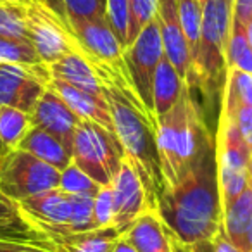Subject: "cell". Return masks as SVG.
I'll list each match as a JSON object with an SVG mask.
<instances>
[{"instance_id": "1", "label": "cell", "mask_w": 252, "mask_h": 252, "mask_svg": "<svg viewBox=\"0 0 252 252\" xmlns=\"http://www.w3.org/2000/svg\"><path fill=\"white\" fill-rule=\"evenodd\" d=\"M159 218L171 237L185 245L207 240L223 223L216 142L211 131L202 137L195 156L178 182L162 187L158 197Z\"/></svg>"}, {"instance_id": "2", "label": "cell", "mask_w": 252, "mask_h": 252, "mask_svg": "<svg viewBox=\"0 0 252 252\" xmlns=\"http://www.w3.org/2000/svg\"><path fill=\"white\" fill-rule=\"evenodd\" d=\"M104 94L111 109L116 137L125 152V159L130 162L144 187L147 209L156 211L158 197L164 185L161 162H159L158 140H156V128L116 88L105 87Z\"/></svg>"}, {"instance_id": "3", "label": "cell", "mask_w": 252, "mask_h": 252, "mask_svg": "<svg viewBox=\"0 0 252 252\" xmlns=\"http://www.w3.org/2000/svg\"><path fill=\"white\" fill-rule=\"evenodd\" d=\"M207 131L211 130L206 125L202 109L185 83L178 102L158 118L156 140L164 182L162 187H171L178 182Z\"/></svg>"}, {"instance_id": "4", "label": "cell", "mask_w": 252, "mask_h": 252, "mask_svg": "<svg viewBox=\"0 0 252 252\" xmlns=\"http://www.w3.org/2000/svg\"><path fill=\"white\" fill-rule=\"evenodd\" d=\"M202 9V30L197 56L193 57L185 83L190 90L199 88L207 102L220 97L226 80V43L231 32L233 0H199Z\"/></svg>"}, {"instance_id": "5", "label": "cell", "mask_w": 252, "mask_h": 252, "mask_svg": "<svg viewBox=\"0 0 252 252\" xmlns=\"http://www.w3.org/2000/svg\"><path fill=\"white\" fill-rule=\"evenodd\" d=\"M125 152L118 137L97 123L81 119L73 137V162L100 187L111 185Z\"/></svg>"}, {"instance_id": "6", "label": "cell", "mask_w": 252, "mask_h": 252, "mask_svg": "<svg viewBox=\"0 0 252 252\" xmlns=\"http://www.w3.org/2000/svg\"><path fill=\"white\" fill-rule=\"evenodd\" d=\"M218 182H220L221 207H226L244 192L251 178L249 161L252 149L245 142L237 123L230 116L220 112L216 137Z\"/></svg>"}, {"instance_id": "7", "label": "cell", "mask_w": 252, "mask_h": 252, "mask_svg": "<svg viewBox=\"0 0 252 252\" xmlns=\"http://www.w3.org/2000/svg\"><path fill=\"white\" fill-rule=\"evenodd\" d=\"M25 7L30 40L43 64L49 66L71 54H87L71 26L42 0H33Z\"/></svg>"}, {"instance_id": "8", "label": "cell", "mask_w": 252, "mask_h": 252, "mask_svg": "<svg viewBox=\"0 0 252 252\" xmlns=\"http://www.w3.org/2000/svg\"><path fill=\"white\" fill-rule=\"evenodd\" d=\"M61 171L25 151H12L0 164V192L14 202L59 189Z\"/></svg>"}, {"instance_id": "9", "label": "cell", "mask_w": 252, "mask_h": 252, "mask_svg": "<svg viewBox=\"0 0 252 252\" xmlns=\"http://www.w3.org/2000/svg\"><path fill=\"white\" fill-rule=\"evenodd\" d=\"M164 56L161 42V33H159L158 19H152L137 38L123 50L125 64L128 67V73L133 81V87L142 100L144 107L152 118L158 121L154 114V102H152V81L154 73L161 57Z\"/></svg>"}, {"instance_id": "10", "label": "cell", "mask_w": 252, "mask_h": 252, "mask_svg": "<svg viewBox=\"0 0 252 252\" xmlns=\"http://www.w3.org/2000/svg\"><path fill=\"white\" fill-rule=\"evenodd\" d=\"M50 80L49 66L43 63L0 64V105H9L30 114Z\"/></svg>"}, {"instance_id": "11", "label": "cell", "mask_w": 252, "mask_h": 252, "mask_svg": "<svg viewBox=\"0 0 252 252\" xmlns=\"http://www.w3.org/2000/svg\"><path fill=\"white\" fill-rule=\"evenodd\" d=\"M23 216L38 228L42 233H67L71 220V200L61 189H52L36 195L26 197L18 202Z\"/></svg>"}, {"instance_id": "12", "label": "cell", "mask_w": 252, "mask_h": 252, "mask_svg": "<svg viewBox=\"0 0 252 252\" xmlns=\"http://www.w3.org/2000/svg\"><path fill=\"white\" fill-rule=\"evenodd\" d=\"M112 200H114V221L112 226L125 235L135 220L144 211H147L144 187L138 180L137 173L130 166V162L123 159L121 168L111 183Z\"/></svg>"}, {"instance_id": "13", "label": "cell", "mask_w": 252, "mask_h": 252, "mask_svg": "<svg viewBox=\"0 0 252 252\" xmlns=\"http://www.w3.org/2000/svg\"><path fill=\"white\" fill-rule=\"evenodd\" d=\"M30 119H32V126L49 131L50 135L59 138L73 156V137L81 119L52 88L47 87L33 111L30 112Z\"/></svg>"}, {"instance_id": "14", "label": "cell", "mask_w": 252, "mask_h": 252, "mask_svg": "<svg viewBox=\"0 0 252 252\" xmlns=\"http://www.w3.org/2000/svg\"><path fill=\"white\" fill-rule=\"evenodd\" d=\"M156 19H158L159 33H161L164 57L173 64L178 76L185 81L192 63H190L189 45H187L182 23H180L176 0H159Z\"/></svg>"}, {"instance_id": "15", "label": "cell", "mask_w": 252, "mask_h": 252, "mask_svg": "<svg viewBox=\"0 0 252 252\" xmlns=\"http://www.w3.org/2000/svg\"><path fill=\"white\" fill-rule=\"evenodd\" d=\"M50 76L97 97H105V78L87 54H71L49 64Z\"/></svg>"}, {"instance_id": "16", "label": "cell", "mask_w": 252, "mask_h": 252, "mask_svg": "<svg viewBox=\"0 0 252 252\" xmlns=\"http://www.w3.org/2000/svg\"><path fill=\"white\" fill-rule=\"evenodd\" d=\"M49 88H52V90L69 105V109L80 119L97 123L104 130H107L109 133L116 135L111 109H109V104H107V100H105V97L92 95V94H88V92L80 90V88L71 87V85L64 83V81L54 80V78L50 80Z\"/></svg>"}, {"instance_id": "17", "label": "cell", "mask_w": 252, "mask_h": 252, "mask_svg": "<svg viewBox=\"0 0 252 252\" xmlns=\"http://www.w3.org/2000/svg\"><path fill=\"white\" fill-rule=\"evenodd\" d=\"M123 237L137 249V252H173L168 230L158 211H144Z\"/></svg>"}, {"instance_id": "18", "label": "cell", "mask_w": 252, "mask_h": 252, "mask_svg": "<svg viewBox=\"0 0 252 252\" xmlns=\"http://www.w3.org/2000/svg\"><path fill=\"white\" fill-rule=\"evenodd\" d=\"M121 237L114 226L95 228L83 233L49 235L52 252H111L112 245Z\"/></svg>"}, {"instance_id": "19", "label": "cell", "mask_w": 252, "mask_h": 252, "mask_svg": "<svg viewBox=\"0 0 252 252\" xmlns=\"http://www.w3.org/2000/svg\"><path fill=\"white\" fill-rule=\"evenodd\" d=\"M252 224V176L244 192L223 209V228L231 244L242 252H249V230Z\"/></svg>"}, {"instance_id": "20", "label": "cell", "mask_w": 252, "mask_h": 252, "mask_svg": "<svg viewBox=\"0 0 252 252\" xmlns=\"http://www.w3.org/2000/svg\"><path fill=\"white\" fill-rule=\"evenodd\" d=\"M18 149L35 156L40 161L54 166L59 171L66 169L73 162V156L64 147L63 142L54 137V135H50L49 131L40 130L36 126L30 128Z\"/></svg>"}, {"instance_id": "21", "label": "cell", "mask_w": 252, "mask_h": 252, "mask_svg": "<svg viewBox=\"0 0 252 252\" xmlns=\"http://www.w3.org/2000/svg\"><path fill=\"white\" fill-rule=\"evenodd\" d=\"M183 85L185 81L178 76L173 64L162 56L156 67L154 81H152V102H154L156 118L166 114L178 102Z\"/></svg>"}, {"instance_id": "22", "label": "cell", "mask_w": 252, "mask_h": 252, "mask_svg": "<svg viewBox=\"0 0 252 252\" xmlns=\"http://www.w3.org/2000/svg\"><path fill=\"white\" fill-rule=\"evenodd\" d=\"M32 128L28 112L0 105V164L12 151L19 147L21 140Z\"/></svg>"}, {"instance_id": "23", "label": "cell", "mask_w": 252, "mask_h": 252, "mask_svg": "<svg viewBox=\"0 0 252 252\" xmlns=\"http://www.w3.org/2000/svg\"><path fill=\"white\" fill-rule=\"evenodd\" d=\"M226 69L237 67L252 74V47L249 43L245 26L231 21L230 38L226 43Z\"/></svg>"}, {"instance_id": "24", "label": "cell", "mask_w": 252, "mask_h": 252, "mask_svg": "<svg viewBox=\"0 0 252 252\" xmlns=\"http://www.w3.org/2000/svg\"><path fill=\"white\" fill-rule=\"evenodd\" d=\"M178 4V16L182 23L183 35L190 52V63L197 56L200 42V30H202V9L199 0H176ZM192 66V64H190Z\"/></svg>"}, {"instance_id": "25", "label": "cell", "mask_w": 252, "mask_h": 252, "mask_svg": "<svg viewBox=\"0 0 252 252\" xmlns=\"http://www.w3.org/2000/svg\"><path fill=\"white\" fill-rule=\"evenodd\" d=\"M0 240L35 245V247L52 252V244L47 238V235L42 233L36 226H33L28 220L0 221Z\"/></svg>"}, {"instance_id": "26", "label": "cell", "mask_w": 252, "mask_h": 252, "mask_svg": "<svg viewBox=\"0 0 252 252\" xmlns=\"http://www.w3.org/2000/svg\"><path fill=\"white\" fill-rule=\"evenodd\" d=\"M224 95L221 98V107L231 109L235 105H251L252 107V74L237 67L226 69Z\"/></svg>"}, {"instance_id": "27", "label": "cell", "mask_w": 252, "mask_h": 252, "mask_svg": "<svg viewBox=\"0 0 252 252\" xmlns=\"http://www.w3.org/2000/svg\"><path fill=\"white\" fill-rule=\"evenodd\" d=\"M38 54L30 40L0 36V64H40Z\"/></svg>"}, {"instance_id": "28", "label": "cell", "mask_w": 252, "mask_h": 252, "mask_svg": "<svg viewBox=\"0 0 252 252\" xmlns=\"http://www.w3.org/2000/svg\"><path fill=\"white\" fill-rule=\"evenodd\" d=\"M0 36L30 40L25 5H14V4H7V2H0Z\"/></svg>"}, {"instance_id": "29", "label": "cell", "mask_w": 252, "mask_h": 252, "mask_svg": "<svg viewBox=\"0 0 252 252\" xmlns=\"http://www.w3.org/2000/svg\"><path fill=\"white\" fill-rule=\"evenodd\" d=\"M105 21L125 50L130 35V0H105Z\"/></svg>"}, {"instance_id": "30", "label": "cell", "mask_w": 252, "mask_h": 252, "mask_svg": "<svg viewBox=\"0 0 252 252\" xmlns=\"http://www.w3.org/2000/svg\"><path fill=\"white\" fill-rule=\"evenodd\" d=\"M59 189L69 195H97L100 185L90 178L87 173H83L74 162H71L66 169L61 171Z\"/></svg>"}, {"instance_id": "31", "label": "cell", "mask_w": 252, "mask_h": 252, "mask_svg": "<svg viewBox=\"0 0 252 252\" xmlns=\"http://www.w3.org/2000/svg\"><path fill=\"white\" fill-rule=\"evenodd\" d=\"M69 200L71 220L67 224V233H83V231L95 230L94 195H69Z\"/></svg>"}, {"instance_id": "32", "label": "cell", "mask_w": 252, "mask_h": 252, "mask_svg": "<svg viewBox=\"0 0 252 252\" xmlns=\"http://www.w3.org/2000/svg\"><path fill=\"white\" fill-rule=\"evenodd\" d=\"M67 25L73 26L81 21H94L105 18V5L98 0H64Z\"/></svg>"}, {"instance_id": "33", "label": "cell", "mask_w": 252, "mask_h": 252, "mask_svg": "<svg viewBox=\"0 0 252 252\" xmlns=\"http://www.w3.org/2000/svg\"><path fill=\"white\" fill-rule=\"evenodd\" d=\"M159 0H130V35L128 45H131L138 33L152 21L158 14Z\"/></svg>"}, {"instance_id": "34", "label": "cell", "mask_w": 252, "mask_h": 252, "mask_svg": "<svg viewBox=\"0 0 252 252\" xmlns=\"http://www.w3.org/2000/svg\"><path fill=\"white\" fill-rule=\"evenodd\" d=\"M94 221L95 228L112 226L114 221V200H112V187H100L94 197Z\"/></svg>"}, {"instance_id": "35", "label": "cell", "mask_w": 252, "mask_h": 252, "mask_svg": "<svg viewBox=\"0 0 252 252\" xmlns=\"http://www.w3.org/2000/svg\"><path fill=\"white\" fill-rule=\"evenodd\" d=\"M189 249H190V252H242L240 249L235 247L230 238L226 237L223 223H221V226L218 228V231L211 238L195 242V244L189 245Z\"/></svg>"}, {"instance_id": "36", "label": "cell", "mask_w": 252, "mask_h": 252, "mask_svg": "<svg viewBox=\"0 0 252 252\" xmlns=\"http://www.w3.org/2000/svg\"><path fill=\"white\" fill-rule=\"evenodd\" d=\"M221 112L226 116H230L235 123H237L238 130L242 131L245 142L249 144V147L252 149V107L251 105H235L231 109L221 107Z\"/></svg>"}, {"instance_id": "37", "label": "cell", "mask_w": 252, "mask_h": 252, "mask_svg": "<svg viewBox=\"0 0 252 252\" xmlns=\"http://www.w3.org/2000/svg\"><path fill=\"white\" fill-rule=\"evenodd\" d=\"M18 220H26L21 211H19L18 202L11 200L9 197H5L4 193L0 192V221H18Z\"/></svg>"}, {"instance_id": "38", "label": "cell", "mask_w": 252, "mask_h": 252, "mask_svg": "<svg viewBox=\"0 0 252 252\" xmlns=\"http://www.w3.org/2000/svg\"><path fill=\"white\" fill-rule=\"evenodd\" d=\"M252 18V0H233V14L231 21L247 25L249 19Z\"/></svg>"}, {"instance_id": "39", "label": "cell", "mask_w": 252, "mask_h": 252, "mask_svg": "<svg viewBox=\"0 0 252 252\" xmlns=\"http://www.w3.org/2000/svg\"><path fill=\"white\" fill-rule=\"evenodd\" d=\"M0 252H49V251L35 247V245H28V244H18V242L0 240Z\"/></svg>"}, {"instance_id": "40", "label": "cell", "mask_w": 252, "mask_h": 252, "mask_svg": "<svg viewBox=\"0 0 252 252\" xmlns=\"http://www.w3.org/2000/svg\"><path fill=\"white\" fill-rule=\"evenodd\" d=\"M42 2L50 9V11L56 12V14L59 16L61 19H64V21L67 23L66 12H64V0H42Z\"/></svg>"}, {"instance_id": "41", "label": "cell", "mask_w": 252, "mask_h": 252, "mask_svg": "<svg viewBox=\"0 0 252 252\" xmlns=\"http://www.w3.org/2000/svg\"><path fill=\"white\" fill-rule=\"evenodd\" d=\"M111 252H137V249H135L133 245H131L130 242L126 240V238L121 235V237H119L118 240L114 242Z\"/></svg>"}, {"instance_id": "42", "label": "cell", "mask_w": 252, "mask_h": 252, "mask_svg": "<svg viewBox=\"0 0 252 252\" xmlns=\"http://www.w3.org/2000/svg\"><path fill=\"white\" fill-rule=\"evenodd\" d=\"M168 235H169V233H168ZM169 242H171L173 252H190L189 245H185V244H182V242H178L175 237H171V235H169Z\"/></svg>"}, {"instance_id": "43", "label": "cell", "mask_w": 252, "mask_h": 252, "mask_svg": "<svg viewBox=\"0 0 252 252\" xmlns=\"http://www.w3.org/2000/svg\"><path fill=\"white\" fill-rule=\"evenodd\" d=\"M0 2H7V4H14V5H28L33 0H0Z\"/></svg>"}, {"instance_id": "44", "label": "cell", "mask_w": 252, "mask_h": 252, "mask_svg": "<svg viewBox=\"0 0 252 252\" xmlns=\"http://www.w3.org/2000/svg\"><path fill=\"white\" fill-rule=\"evenodd\" d=\"M245 32H247V38H249V43L252 47V18L249 19V23L245 25Z\"/></svg>"}, {"instance_id": "45", "label": "cell", "mask_w": 252, "mask_h": 252, "mask_svg": "<svg viewBox=\"0 0 252 252\" xmlns=\"http://www.w3.org/2000/svg\"><path fill=\"white\" fill-rule=\"evenodd\" d=\"M247 242H249V252H252V224H251V230H249V238H247Z\"/></svg>"}, {"instance_id": "46", "label": "cell", "mask_w": 252, "mask_h": 252, "mask_svg": "<svg viewBox=\"0 0 252 252\" xmlns=\"http://www.w3.org/2000/svg\"><path fill=\"white\" fill-rule=\"evenodd\" d=\"M249 173H251V176H252V152H251V161H249Z\"/></svg>"}, {"instance_id": "47", "label": "cell", "mask_w": 252, "mask_h": 252, "mask_svg": "<svg viewBox=\"0 0 252 252\" xmlns=\"http://www.w3.org/2000/svg\"><path fill=\"white\" fill-rule=\"evenodd\" d=\"M98 2H102V4H104V5H105V0H98Z\"/></svg>"}]
</instances>
